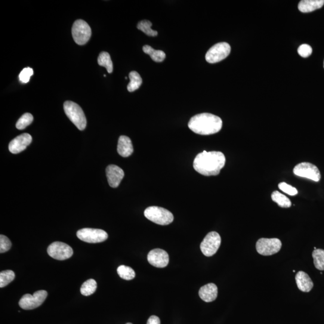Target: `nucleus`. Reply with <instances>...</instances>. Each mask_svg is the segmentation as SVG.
<instances>
[{"mask_svg":"<svg viewBox=\"0 0 324 324\" xmlns=\"http://www.w3.org/2000/svg\"><path fill=\"white\" fill-rule=\"evenodd\" d=\"M72 33L74 41L79 45L86 44L91 36L90 27L82 20H77L74 23Z\"/></svg>","mask_w":324,"mask_h":324,"instance_id":"39448f33","label":"nucleus"},{"mask_svg":"<svg viewBox=\"0 0 324 324\" xmlns=\"http://www.w3.org/2000/svg\"><path fill=\"white\" fill-rule=\"evenodd\" d=\"M296 283L299 289L302 292H308L312 289L313 283L309 276L304 271H299L295 276Z\"/></svg>","mask_w":324,"mask_h":324,"instance_id":"f3484780","label":"nucleus"},{"mask_svg":"<svg viewBox=\"0 0 324 324\" xmlns=\"http://www.w3.org/2000/svg\"><path fill=\"white\" fill-rule=\"evenodd\" d=\"M97 289V283L95 280L92 279L86 280L81 287V294L84 296L91 295L94 294Z\"/></svg>","mask_w":324,"mask_h":324,"instance_id":"b1692460","label":"nucleus"},{"mask_svg":"<svg viewBox=\"0 0 324 324\" xmlns=\"http://www.w3.org/2000/svg\"><path fill=\"white\" fill-rule=\"evenodd\" d=\"M76 236L79 240L88 243L103 242L108 238L106 231L92 228H83L77 232Z\"/></svg>","mask_w":324,"mask_h":324,"instance_id":"9d476101","label":"nucleus"},{"mask_svg":"<svg viewBox=\"0 0 324 324\" xmlns=\"http://www.w3.org/2000/svg\"><path fill=\"white\" fill-rule=\"evenodd\" d=\"M222 124L220 117L209 113H202L192 117L188 126L196 134L209 135L220 131Z\"/></svg>","mask_w":324,"mask_h":324,"instance_id":"f03ea898","label":"nucleus"},{"mask_svg":"<svg viewBox=\"0 0 324 324\" xmlns=\"http://www.w3.org/2000/svg\"><path fill=\"white\" fill-rule=\"evenodd\" d=\"M117 151L120 156L128 157L134 152V147L131 139L126 136H121L119 138Z\"/></svg>","mask_w":324,"mask_h":324,"instance_id":"a211bd4d","label":"nucleus"},{"mask_svg":"<svg viewBox=\"0 0 324 324\" xmlns=\"http://www.w3.org/2000/svg\"><path fill=\"white\" fill-rule=\"evenodd\" d=\"M143 49L145 53L149 54L151 59L155 62H162L165 59L166 54L162 51L155 50L149 45H145Z\"/></svg>","mask_w":324,"mask_h":324,"instance_id":"aec40b11","label":"nucleus"},{"mask_svg":"<svg viewBox=\"0 0 324 324\" xmlns=\"http://www.w3.org/2000/svg\"><path fill=\"white\" fill-rule=\"evenodd\" d=\"M64 110L68 118L80 131L84 130L86 126V119L82 108L72 101H66L64 103Z\"/></svg>","mask_w":324,"mask_h":324,"instance_id":"7ed1b4c3","label":"nucleus"},{"mask_svg":"<svg viewBox=\"0 0 324 324\" xmlns=\"http://www.w3.org/2000/svg\"><path fill=\"white\" fill-rule=\"evenodd\" d=\"M97 61L98 65L106 68L108 73H111L113 72V63L109 53L101 52L98 57Z\"/></svg>","mask_w":324,"mask_h":324,"instance_id":"5701e85b","label":"nucleus"},{"mask_svg":"<svg viewBox=\"0 0 324 324\" xmlns=\"http://www.w3.org/2000/svg\"><path fill=\"white\" fill-rule=\"evenodd\" d=\"M12 243L9 238L4 236H0V253L3 254L9 251L12 247Z\"/></svg>","mask_w":324,"mask_h":324,"instance_id":"c756f323","label":"nucleus"},{"mask_svg":"<svg viewBox=\"0 0 324 324\" xmlns=\"http://www.w3.org/2000/svg\"><path fill=\"white\" fill-rule=\"evenodd\" d=\"M314 267L316 269L324 270V250L320 249H314L312 253Z\"/></svg>","mask_w":324,"mask_h":324,"instance_id":"393cba45","label":"nucleus"},{"mask_svg":"<svg viewBox=\"0 0 324 324\" xmlns=\"http://www.w3.org/2000/svg\"><path fill=\"white\" fill-rule=\"evenodd\" d=\"M32 137L29 134H23L14 139L9 145V150L13 154H18L27 149L32 143Z\"/></svg>","mask_w":324,"mask_h":324,"instance_id":"4468645a","label":"nucleus"},{"mask_svg":"<svg viewBox=\"0 0 324 324\" xmlns=\"http://www.w3.org/2000/svg\"><path fill=\"white\" fill-rule=\"evenodd\" d=\"M117 273L122 279L126 280L134 279L135 277V271L132 268L126 265H120L117 268Z\"/></svg>","mask_w":324,"mask_h":324,"instance_id":"a878e982","label":"nucleus"},{"mask_svg":"<svg viewBox=\"0 0 324 324\" xmlns=\"http://www.w3.org/2000/svg\"><path fill=\"white\" fill-rule=\"evenodd\" d=\"M129 76L131 81L128 85V91L133 92L137 90L143 83V79H142L140 74L135 71H132L129 73Z\"/></svg>","mask_w":324,"mask_h":324,"instance_id":"412c9836","label":"nucleus"},{"mask_svg":"<svg viewBox=\"0 0 324 324\" xmlns=\"http://www.w3.org/2000/svg\"><path fill=\"white\" fill-rule=\"evenodd\" d=\"M126 324H133V323L129 322V323H127Z\"/></svg>","mask_w":324,"mask_h":324,"instance_id":"f704fd0d","label":"nucleus"},{"mask_svg":"<svg viewBox=\"0 0 324 324\" xmlns=\"http://www.w3.org/2000/svg\"><path fill=\"white\" fill-rule=\"evenodd\" d=\"M147 259L151 265L157 268L166 267L169 261L168 253L160 249L151 251L148 255Z\"/></svg>","mask_w":324,"mask_h":324,"instance_id":"ddd939ff","label":"nucleus"},{"mask_svg":"<svg viewBox=\"0 0 324 324\" xmlns=\"http://www.w3.org/2000/svg\"><path fill=\"white\" fill-rule=\"evenodd\" d=\"M33 122V116L30 113L24 114L17 123L16 127L18 129L23 130L27 126L32 124Z\"/></svg>","mask_w":324,"mask_h":324,"instance_id":"c85d7f7f","label":"nucleus"},{"mask_svg":"<svg viewBox=\"0 0 324 324\" xmlns=\"http://www.w3.org/2000/svg\"><path fill=\"white\" fill-rule=\"evenodd\" d=\"M152 23L147 20L141 21L138 24V29L142 31L146 35L149 36L155 37L158 35L157 31L153 30L151 29Z\"/></svg>","mask_w":324,"mask_h":324,"instance_id":"bb28decb","label":"nucleus"},{"mask_svg":"<svg viewBox=\"0 0 324 324\" xmlns=\"http://www.w3.org/2000/svg\"><path fill=\"white\" fill-rule=\"evenodd\" d=\"M324 5V0H302L298 4L299 11L308 13L320 9Z\"/></svg>","mask_w":324,"mask_h":324,"instance_id":"6ab92c4d","label":"nucleus"},{"mask_svg":"<svg viewBox=\"0 0 324 324\" xmlns=\"http://www.w3.org/2000/svg\"><path fill=\"white\" fill-rule=\"evenodd\" d=\"M278 186L281 190L290 196H295L298 194V190L296 188L292 187L291 185L284 183V182L279 183Z\"/></svg>","mask_w":324,"mask_h":324,"instance_id":"2f4dec72","label":"nucleus"},{"mask_svg":"<svg viewBox=\"0 0 324 324\" xmlns=\"http://www.w3.org/2000/svg\"><path fill=\"white\" fill-rule=\"evenodd\" d=\"M106 174L108 183L111 187L116 188L121 183L124 178L125 172L119 166L111 165L106 169Z\"/></svg>","mask_w":324,"mask_h":324,"instance_id":"2eb2a0df","label":"nucleus"},{"mask_svg":"<svg viewBox=\"0 0 324 324\" xmlns=\"http://www.w3.org/2000/svg\"><path fill=\"white\" fill-rule=\"evenodd\" d=\"M33 70L32 68H25L20 74V80L23 84H26L30 81V77L33 75Z\"/></svg>","mask_w":324,"mask_h":324,"instance_id":"7c9ffc66","label":"nucleus"},{"mask_svg":"<svg viewBox=\"0 0 324 324\" xmlns=\"http://www.w3.org/2000/svg\"><path fill=\"white\" fill-rule=\"evenodd\" d=\"M226 158L221 151H203L196 156L193 162L194 170L205 176H215L220 174L224 167Z\"/></svg>","mask_w":324,"mask_h":324,"instance_id":"f257e3e1","label":"nucleus"},{"mask_svg":"<svg viewBox=\"0 0 324 324\" xmlns=\"http://www.w3.org/2000/svg\"><path fill=\"white\" fill-rule=\"evenodd\" d=\"M271 199L274 202L277 203L280 207L289 208L292 205L291 200H289L288 197L280 193L278 191H274L273 192L272 194H271Z\"/></svg>","mask_w":324,"mask_h":324,"instance_id":"4be33fe9","label":"nucleus"},{"mask_svg":"<svg viewBox=\"0 0 324 324\" xmlns=\"http://www.w3.org/2000/svg\"><path fill=\"white\" fill-rule=\"evenodd\" d=\"M221 237L217 233L212 231L206 236L202 242L200 244V248L202 254L206 257H212L220 248Z\"/></svg>","mask_w":324,"mask_h":324,"instance_id":"6e6552de","label":"nucleus"},{"mask_svg":"<svg viewBox=\"0 0 324 324\" xmlns=\"http://www.w3.org/2000/svg\"><path fill=\"white\" fill-rule=\"evenodd\" d=\"M293 172L298 177H303L314 181L318 182L321 178L317 166L308 162H302L295 166Z\"/></svg>","mask_w":324,"mask_h":324,"instance_id":"9b49d317","label":"nucleus"},{"mask_svg":"<svg viewBox=\"0 0 324 324\" xmlns=\"http://www.w3.org/2000/svg\"><path fill=\"white\" fill-rule=\"evenodd\" d=\"M323 67H324V61H323Z\"/></svg>","mask_w":324,"mask_h":324,"instance_id":"c9c22d12","label":"nucleus"},{"mask_svg":"<svg viewBox=\"0 0 324 324\" xmlns=\"http://www.w3.org/2000/svg\"><path fill=\"white\" fill-rule=\"evenodd\" d=\"M47 252L49 256L57 260H66L72 257L73 251L67 244L56 242L49 246Z\"/></svg>","mask_w":324,"mask_h":324,"instance_id":"f8f14e48","label":"nucleus"},{"mask_svg":"<svg viewBox=\"0 0 324 324\" xmlns=\"http://www.w3.org/2000/svg\"><path fill=\"white\" fill-rule=\"evenodd\" d=\"M282 242L278 239H259L256 244V249L259 254L271 256L278 253L282 248Z\"/></svg>","mask_w":324,"mask_h":324,"instance_id":"1a4fd4ad","label":"nucleus"},{"mask_svg":"<svg viewBox=\"0 0 324 324\" xmlns=\"http://www.w3.org/2000/svg\"><path fill=\"white\" fill-rule=\"evenodd\" d=\"M231 52V46L228 43L221 42L212 46L206 52V61L214 64L225 59Z\"/></svg>","mask_w":324,"mask_h":324,"instance_id":"423d86ee","label":"nucleus"},{"mask_svg":"<svg viewBox=\"0 0 324 324\" xmlns=\"http://www.w3.org/2000/svg\"><path fill=\"white\" fill-rule=\"evenodd\" d=\"M48 292L44 290L36 291L33 295L27 294L22 297L20 306L24 310H33L41 305L47 298Z\"/></svg>","mask_w":324,"mask_h":324,"instance_id":"0eeeda50","label":"nucleus"},{"mask_svg":"<svg viewBox=\"0 0 324 324\" xmlns=\"http://www.w3.org/2000/svg\"><path fill=\"white\" fill-rule=\"evenodd\" d=\"M298 53L301 57L307 58L312 54V48L307 44L301 45L298 49Z\"/></svg>","mask_w":324,"mask_h":324,"instance_id":"473e14b6","label":"nucleus"},{"mask_svg":"<svg viewBox=\"0 0 324 324\" xmlns=\"http://www.w3.org/2000/svg\"><path fill=\"white\" fill-rule=\"evenodd\" d=\"M147 324H160L159 317L154 315L151 316L148 319Z\"/></svg>","mask_w":324,"mask_h":324,"instance_id":"72a5a7b5","label":"nucleus"},{"mask_svg":"<svg viewBox=\"0 0 324 324\" xmlns=\"http://www.w3.org/2000/svg\"><path fill=\"white\" fill-rule=\"evenodd\" d=\"M218 289L214 283H208L200 288L199 295L203 301L206 302L213 301L217 298Z\"/></svg>","mask_w":324,"mask_h":324,"instance_id":"dca6fc26","label":"nucleus"},{"mask_svg":"<svg viewBox=\"0 0 324 324\" xmlns=\"http://www.w3.org/2000/svg\"><path fill=\"white\" fill-rule=\"evenodd\" d=\"M144 215L149 221L160 225H168L174 221V215L170 211L159 206H149L144 211Z\"/></svg>","mask_w":324,"mask_h":324,"instance_id":"20e7f679","label":"nucleus"},{"mask_svg":"<svg viewBox=\"0 0 324 324\" xmlns=\"http://www.w3.org/2000/svg\"><path fill=\"white\" fill-rule=\"evenodd\" d=\"M15 274L12 270H5L0 273V288L9 285L15 279Z\"/></svg>","mask_w":324,"mask_h":324,"instance_id":"cd10ccee","label":"nucleus"}]
</instances>
